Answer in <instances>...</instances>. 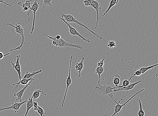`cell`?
I'll return each instance as SVG.
<instances>
[{"instance_id":"6da1fadb","label":"cell","mask_w":158,"mask_h":116,"mask_svg":"<svg viewBox=\"0 0 158 116\" xmlns=\"http://www.w3.org/2000/svg\"><path fill=\"white\" fill-rule=\"evenodd\" d=\"M43 35L49 38L50 40H53L52 41L50 42L49 45L55 46L58 48H66L68 50H69L70 48H76L78 49H82V47L79 45L78 44H73L72 42H67L65 41L63 39H57L55 37H52L51 36L46 35L42 32H41Z\"/></svg>"},{"instance_id":"7a4b0ae2","label":"cell","mask_w":158,"mask_h":116,"mask_svg":"<svg viewBox=\"0 0 158 116\" xmlns=\"http://www.w3.org/2000/svg\"><path fill=\"white\" fill-rule=\"evenodd\" d=\"M60 14L61 15V17L63 18L67 23H76L78 24V25L82 27H84L85 29H87V30H89L90 32H91L92 34H93L94 36L100 39H103V38L102 37L100 36L97 33H95L94 31H92L90 29L88 28L87 26L84 25V24L81 23L80 22H79L75 18H74L73 15L71 14H66L64 13H60Z\"/></svg>"},{"instance_id":"3957f363","label":"cell","mask_w":158,"mask_h":116,"mask_svg":"<svg viewBox=\"0 0 158 116\" xmlns=\"http://www.w3.org/2000/svg\"><path fill=\"white\" fill-rule=\"evenodd\" d=\"M6 25L10 26L14 28L15 29V33H16L17 35L21 36L22 37V41L21 45L15 49H11V51H12L15 50H20L22 48L23 45L25 44L26 42L24 40V31L25 30L23 29L21 24L20 23L15 24V26H13L12 24L10 23L6 24Z\"/></svg>"},{"instance_id":"277c9868","label":"cell","mask_w":158,"mask_h":116,"mask_svg":"<svg viewBox=\"0 0 158 116\" xmlns=\"http://www.w3.org/2000/svg\"><path fill=\"white\" fill-rule=\"evenodd\" d=\"M144 88L143 89L139 91V92H137L136 94L132 96V97H131L130 99H128V101H126L125 103L123 104L122 105L120 104V103L121 102V101H122L123 99H121L119 100L118 102H117L114 99L113 97V93L109 94L108 95H109L111 99L113 101L116 103V105L115 106H114L115 108L114 112L113 114L111 116H115L116 115H118L120 113L122 110V108L123 107L126 105V104L130 101L135 96L137 95L143 91L144 90Z\"/></svg>"},{"instance_id":"5b68a950","label":"cell","mask_w":158,"mask_h":116,"mask_svg":"<svg viewBox=\"0 0 158 116\" xmlns=\"http://www.w3.org/2000/svg\"><path fill=\"white\" fill-rule=\"evenodd\" d=\"M86 6H91L96 10L97 14V21L95 29H96L99 20V12L101 10V4L98 1L95 0H84L83 1Z\"/></svg>"},{"instance_id":"8992f818","label":"cell","mask_w":158,"mask_h":116,"mask_svg":"<svg viewBox=\"0 0 158 116\" xmlns=\"http://www.w3.org/2000/svg\"><path fill=\"white\" fill-rule=\"evenodd\" d=\"M95 89L99 94L105 96L114 92L113 89L111 86L106 85H101L100 83L96 86Z\"/></svg>"},{"instance_id":"52a82bcc","label":"cell","mask_w":158,"mask_h":116,"mask_svg":"<svg viewBox=\"0 0 158 116\" xmlns=\"http://www.w3.org/2000/svg\"><path fill=\"white\" fill-rule=\"evenodd\" d=\"M60 19L62 21H64V23H66L67 24V26L69 28V31L70 34L73 36L74 37L75 36H78L81 38L83 41L89 43L90 41L89 39H86L85 38L83 37L82 35H81L78 32V31L76 29L72 27L70 25V24L68 23H67V22H66L63 18L61 17L60 18Z\"/></svg>"},{"instance_id":"ba28073f","label":"cell","mask_w":158,"mask_h":116,"mask_svg":"<svg viewBox=\"0 0 158 116\" xmlns=\"http://www.w3.org/2000/svg\"><path fill=\"white\" fill-rule=\"evenodd\" d=\"M27 101H28V100H26L20 103L13 102L12 103V105L9 107H7V108H0V112L4 110L12 109V110H14L15 113L18 112L20 107L23 104L26 103Z\"/></svg>"},{"instance_id":"9c48e42d","label":"cell","mask_w":158,"mask_h":116,"mask_svg":"<svg viewBox=\"0 0 158 116\" xmlns=\"http://www.w3.org/2000/svg\"><path fill=\"white\" fill-rule=\"evenodd\" d=\"M39 8V3H38L37 0H35V1L34 2L33 5L31 6V8L29 10V11L28 13H27V15H29L31 11H33V13L34 14L33 22V26L32 28V30L30 33V34H32L33 31L35 29L34 26L35 21V17L36 12L38 10V9Z\"/></svg>"},{"instance_id":"30bf717a","label":"cell","mask_w":158,"mask_h":116,"mask_svg":"<svg viewBox=\"0 0 158 116\" xmlns=\"http://www.w3.org/2000/svg\"><path fill=\"white\" fill-rule=\"evenodd\" d=\"M73 59V57L71 56L70 58V60L69 62V73L68 76L66 81V84H67V88L66 89V90H65V94L64 97V100H63L62 103V107H63L64 106V102L65 101V98H66V95L67 94V91L68 89L69 88V86L71 85L72 84V80L71 78V67L72 65V60Z\"/></svg>"},{"instance_id":"8fae6325","label":"cell","mask_w":158,"mask_h":116,"mask_svg":"<svg viewBox=\"0 0 158 116\" xmlns=\"http://www.w3.org/2000/svg\"><path fill=\"white\" fill-rule=\"evenodd\" d=\"M21 57V55H19L16 56L17 60L15 62V64L13 62H11V63L13 68L15 69L17 72L18 74V78L19 79V81L21 80V66L20 65L19 62L20 58Z\"/></svg>"},{"instance_id":"7c38bea8","label":"cell","mask_w":158,"mask_h":116,"mask_svg":"<svg viewBox=\"0 0 158 116\" xmlns=\"http://www.w3.org/2000/svg\"><path fill=\"white\" fill-rule=\"evenodd\" d=\"M141 82V81L140 80V81L135 82V83L130 84L129 85L125 87H122L119 88L114 89H113L114 92H119V91H124L126 93H128V91L134 89L135 85Z\"/></svg>"},{"instance_id":"4fadbf2b","label":"cell","mask_w":158,"mask_h":116,"mask_svg":"<svg viewBox=\"0 0 158 116\" xmlns=\"http://www.w3.org/2000/svg\"><path fill=\"white\" fill-rule=\"evenodd\" d=\"M32 81H33L32 80V81L29 82L28 84L26 85L20 91L14 94L13 96H14L17 97V98L15 100V102H17L18 101H19L20 102H22V97L26 89L27 88H28V87L30 85L31 82Z\"/></svg>"},{"instance_id":"5bb4252c","label":"cell","mask_w":158,"mask_h":116,"mask_svg":"<svg viewBox=\"0 0 158 116\" xmlns=\"http://www.w3.org/2000/svg\"><path fill=\"white\" fill-rule=\"evenodd\" d=\"M32 0H27L25 3H22L21 2L18 3L19 5L23 8V10L24 12H27L28 10H30L31 8V2Z\"/></svg>"},{"instance_id":"9a60e30c","label":"cell","mask_w":158,"mask_h":116,"mask_svg":"<svg viewBox=\"0 0 158 116\" xmlns=\"http://www.w3.org/2000/svg\"><path fill=\"white\" fill-rule=\"evenodd\" d=\"M84 57H83L81 61L80 62H79V63H76L75 66L76 70L79 73V75L78 76L79 77H81V72L83 68H84L83 61H84Z\"/></svg>"},{"instance_id":"2e32d148","label":"cell","mask_w":158,"mask_h":116,"mask_svg":"<svg viewBox=\"0 0 158 116\" xmlns=\"http://www.w3.org/2000/svg\"><path fill=\"white\" fill-rule=\"evenodd\" d=\"M34 80V79L33 78V77H31L30 78V79H22L20 80V81H19L18 82H17V83L13 84L12 85L13 86H14L15 85H16V89H17L20 84H21L22 85H26L28 84L29 82L31 81H32H32H33Z\"/></svg>"},{"instance_id":"e0dca14e","label":"cell","mask_w":158,"mask_h":116,"mask_svg":"<svg viewBox=\"0 0 158 116\" xmlns=\"http://www.w3.org/2000/svg\"><path fill=\"white\" fill-rule=\"evenodd\" d=\"M26 103L27 109L26 112L24 116H27L28 115L29 110L33 107V96H32L31 98H29V99Z\"/></svg>"},{"instance_id":"ac0fdd59","label":"cell","mask_w":158,"mask_h":116,"mask_svg":"<svg viewBox=\"0 0 158 116\" xmlns=\"http://www.w3.org/2000/svg\"><path fill=\"white\" fill-rule=\"evenodd\" d=\"M117 0H111L110 2L109 7H108L107 9L105 11V12L103 13V17H106L107 16L108 12H109V11L113 6L117 4Z\"/></svg>"},{"instance_id":"d6986e66","label":"cell","mask_w":158,"mask_h":116,"mask_svg":"<svg viewBox=\"0 0 158 116\" xmlns=\"http://www.w3.org/2000/svg\"><path fill=\"white\" fill-rule=\"evenodd\" d=\"M42 70H40L39 71H37V72H34L32 73H30L28 72H27L25 75H24L22 79H30V78L33 77L34 76H35L36 74H38L40 72H42Z\"/></svg>"},{"instance_id":"ffe728a7","label":"cell","mask_w":158,"mask_h":116,"mask_svg":"<svg viewBox=\"0 0 158 116\" xmlns=\"http://www.w3.org/2000/svg\"><path fill=\"white\" fill-rule=\"evenodd\" d=\"M158 65V64H157L150 66L144 67L139 68V70L141 72L142 74H143L146 72L147 71L150 70L151 69L154 68L155 67L157 66Z\"/></svg>"},{"instance_id":"44dd1931","label":"cell","mask_w":158,"mask_h":116,"mask_svg":"<svg viewBox=\"0 0 158 116\" xmlns=\"http://www.w3.org/2000/svg\"><path fill=\"white\" fill-rule=\"evenodd\" d=\"M133 77V76L132 75V76L129 79H128V78H125V80H124L123 81L122 85V86H118L116 87H113V89H114L116 88H119L122 87H125L127 86L128 85H129L130 84V80Z\"/></svg>"},{"instance_id":"7402d4cb","label":"cell","mask_w":158,"mask_h":116,"mask_svg":"<svg viewBox=\"0 0 158 116\" xmlns=\"http://www.w3.org/2000/svg\"><path fill=\"white\" fill-rule=\"evenodd\" d=\"M40 93H42L45 96H46V94L44 93V92L41 90V89H40L39 90H35L33 92L32 95L33 99L35 100L38 99V98H39Z\"/></svg>"},{"instance_id":"603a6c76","label":"cell","mask_w":158,"mask_h":116,"mask_svg":"<svg viewBox=\"0 0 158 116\" xmlns=\"http://www.w3.org/2000/svg\"><path fill=\"white\" fill-rule=\"evenodd\" d=\"M105 69L103 67H97L96 70V73L98 75V84L100 83L101 75L104 71Z\"/></svg>"},{"instance_id":"cb8c5ba5","label":"cell","mask_w":158,"mask_h":116,"mask_svg":"<svg viewBox=\"0 0 158 116\" xmlns=\"http://www.w3.org/2000/svg\"><path fill=\"white\" fill-rule=\"evenodd\" d=\"M137 100L139 102L140 107L138 113V116H144L145 115V113L143 110L141 100L139 99H137Z\"/></svg>"},{"instance_id":"d4e9b609","label":"cell","mask_w":158,"mask_h":116,"mask_svg":"<svg viewBox=\"0 0 158 116\" xmlns=\"http://www.w3.org/2000/svg\"><path fill=\"white\" fill-rule=\"evenodd\" d=\"M120 82V76L118 74H116L114 75L113 81L115 87L118 86Z\"/></svg>"},{"instance_id":"484cf974","label":"cell","mask_w":158,"mask_h":116,"mask_svg":"<svg viewBox=\"0 0 158 116\" xmlns=\"http://www.w3.org/2000/svg\"><path fill=\"white\" fill-rule=\"evenodd\" d=\"M53 0H43V7L44 8H46L47 6H52V2Z\"/></svg>"},{"instance_id":"4316f807","label":"cell","mask_w":158,"mask_h":116,"mask_svg":"<svg viewBox=\"0 0 158 116\" xmlns=\"http://www.w3.org/2000/svg\"><path fill=\"white\" fill-rule=\"evenodd\" d=\"M37 111L40 116H44L46 113H45L44 109L39 106L38 107Z\"/></svg>"},{"instance_id":"83f0119b","label":"cell","mask_w":158,"mask_h":116,"mask_svg":"<svg viewBox=\"0 0 158 116\" xmlns=\"http://www.w3.org/2000/svg\"><path fill=\"white\" fill-rule=\"evenodd\" d=\"M107 46L110 48H113L115 47H116L115 42L114 41H109Z\"/></svg>"},{"instance_id":"f1b7e54d","label":"cell","mask_w":158,"mask_h":116,"mask_svg":"<svg viewBox=\"0 0 158 116\" xmlns=\"http://www.w3.org/2000/svg\"><path fill=\"white\" fill-rule=\"evenodd\" d=\"M105 59V57L104 56L103 57V59L102 60H101L100 62H98V64H97L98 67H101L103 66L104 64V61Z\"/></svg>"},{"instance_id":"f546056e","label":"cell","mask_w":158,"mask_h":116,"mask_svg":"<svg viewBox=\"0 0 158 116\" xmlns=\"http://www.w3.org/2000/svg\"><path fill=\"white\" fill-rule=\"evenodd\" d=\"M33 105L34 110L37 111L38 107L39 106V104L37 102L33 101Z\"/></svg>"},{"instance_id":"4dcf8cb0","label":"cell","mask_w":158,"mask_h":116,"mask_svg":"<svg viewBox=\"0 0 158 116\" xmlns=\"http://www.w3.org/2000/svg\"><path fill=\"white\" fill-rule=\"evenodd\" d=\"M142 75V73L140 71L138 70H135V73L134 75H132L133 77L135 76H140Z\"/></svg>"},{"instance_id":"1f68e13d","label":"cell","mask_w":158,"mask_h":116,"mask_svg":"<svg viewBox=\"0 0 158 116\" xmlns=\"http://www.w3.org/2000/svg\"><path fill=\"white\" fill-rule=\"evenodd\" d=\"M10 54V52H9L8 53H6V55H4L3 52H0V59H3L4 57Z\"/></svg>"},{"instance_id":"d6a6232c","label":"cell","mask_w":158,"mask_h":116,"mask_svg":"<svg viewBox=\"0 0 158 116\" xmlns=\"http://www.w3.org/2000/svg\"><path fill=\"white\" fill-rule=\"evenodd\" d=\"M0 3H3L4 4H6V5L10 6V7H11V6H12L10 5V4L6 3L5 2H4V0H0Z\"/></svg>"},{"instance_id":"836d02e7","label":"cell","mask_w":158,"mask_h":116,"mask_svg":"<svg viewBox=\"0 0 158 116\" xmlns=\"http://www.w3.org/2000/svg\"><path fill=\"white\" fill-rule=\"evenodd\" d=\"M55 38L56 39L58 40L62 38L61 36L60 35H57V36H56Z\"/></svg>"}]
</instances>
